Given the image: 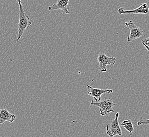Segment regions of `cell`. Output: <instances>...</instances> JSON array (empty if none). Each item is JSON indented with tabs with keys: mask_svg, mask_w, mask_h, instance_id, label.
<instances>
[{
	"mask_svg": "<svg viewBox=\"0 0 149 137\" xmlns=\"http://www.w3.org/2000/svg\"><path fill=\"white\" fill-rule=\"evenodd\" d=\"M17 2L19 6V22L17 26L18 35L17 41H19L26 30L31 26L32 22L29 16L26 14L24 10L22 0H17Z\"/></svg>",
	"mask_w": 149,
	"mask_h": 137,
	"instance_id": "1",
	"label": "cell"
},
{
	"mask_svg": "<svg viewBox=\"0 0 149 137\" xmlns=\"http://www.w3.org/2000/svg\"><path fill=\"white\" fill-rule=\"evenodd\" d=\"M91 105L99 107L100 115L102 116H106L111 112H114L113 107L116 106V104L113 102L111 99H106L100 102H95L92 100Z\"/></svg>",
	"mask_w": 149,
	"mask_h": 137,
	"instance_id": "2",
	"label": "cell"
},
{
	"mask_svg": "<svg viewBox=\"0 0 149 137\" xmlns=\"http://www.w3.org/2000/svg\"><path fill=\"white\" fill-rule=\"evenodd\" d=\"M126 28L130 30V34L127 36V42H131L134 40L142 37L144 35L143 30L135 24L132 21L125 23Z\"/></svg>",
	"mask_w": 149,
	"mask_h": 137,
	"instance_id": "3",
	"label": "cell"
},
{
	"mask_svg": "<svg viewBox=\"0 0 149 137\" xmlns=\"http://www.w3.org/2000/svg\"><path fill=\"white\" fill-rule=\"evenodd\" d=\"M119 115V112H117L115 114L114 119L111 121L109 123L106 125V134L109 137H114L116 135L120 136H122V130L118 122Z\"/></svg>",
	"mask_w": 149,
	"mask_h": 137,
	"instance_id": "4",
	"label": "cell"
},
{
	"mask_svg": "<svg viewBox=\"0 0 149 137\" xmlns=\"http://www.w3.org/2000/svg\"><path fill=\"white\" fill-rule=\"evenodd\" d=\"M97 61L100 64L99 70L103 72H105L107 71V66L114 65L115 63L116 58L109 57L105 53H101L98 55Z\"/></svg>",
	"mask_w": 149,
	"mask_h": 137,
	"instance_id": "5",
	"label": "cell"
},
{
	"mask_svg": "<svg viewBox=\"0 0 149 137\" xmlns=\"http://www.w3.org/2000/svg\"><path fill=\"white\" fill-rule=\"evenodd\" d=\"M87 95L92 96L94 99L95 102H100L101 101L102 98L101 96L104 93H108L109 94L113 92V90L111 89H101L95 88L92 87L91 86H89L88 84H87Z\"/></svg>",
	"mask_w": 149,
	"mask_h": 137,
	"instance_id": "6",
	"label": "cell"
},
{
	"mask_svg": "<svg viewBox=\"0 0 149 137\" xmlns=\"http://www.w3.org/2000/svg\"><path fill=\"white\" fill-rule=\"evenodd\" d=\"M118 13L120 15L122 14H148L149 13V7L147 3H143L136 9L132 10H126L123 8L118 9Z\"/></svg>",
	"mask_w": 149,
	"mask_h": 137,
	"instance_id": "7",
	"label": "cell"
},
{
	"mask_svg": "<svg viewBox=\"0 0 149 137\" xmlns=\"http://www.w3.org/2000/svg\"><path fill=\"white\" fill-rule=\"evenodd\" d=\"M69 0H57L56 4L48 7V10L53 11L56 10H61L66 14H69V9L68 7Z\"/></svg>",
	"mask_w": 149,
	"mask_h": 137,
	"instance_id": "8",
	"label": "cell"
},
{
	"mask_svg": "<svg viewBox=\"0 0 149 137\" xmlns=\"http://www.w3.org/2000/svg\"><path fill=\"white\" fill-rule=\"evenodd\" d=\"M15 118V114L11 113L6 109H0V124H3L6 121L13 122Z\"/></svg>",
	"mask_w": 149,
	"mask_h": 137,
	"instance_id": "9",
	"label": "cell"
},
{
	"mask_svg": "<svg viewBox=\"0 0 149 137\" xmlns=\"http://www.w3.org/2000/svg\"><path fill=\"white\" fill-rule=\"evenodd\" d=\"M120 125L123 127L124 128L126 129V130L128 131L131 134L134 131V127L132 124V121L130 119L124 120L122 122Z\"/></svg>",
	"mask_w": 149,
	"mask_h": 137,
	"instance_id": "10",
	"label": "cell"
},
{
	"mask_svg": "<svg viewBox=\"0 0 149 137\" xmlns=\"http://www.w3.org/2000/svg\"><path fill=\"white\" fill-rule=\"evenodd\" d=\"M138 126H140L141 125H149V120L148 119H144L143 117H141V120L138 121L137 123Z\"/></svg>",
	"mask_w": 149,
	"mask_h": 137,
	"instance_id": "11",
	"label": "cell"
},
{
	"mask_svg": "<svg viewBox=\"0 0 149 137\" xmlns=\"http://www.w3.org/2000/svg\"><path fill=\"white\" fill-rule=\"evenodd\" d=\"M142 42L143 45V46H145V48H146V50H149V38H146V39H145L142 40Z\"/></svg>",
	"mask_w": 149,
	"mask_h": 137,
	"instance_id": "12",
	"label": "cell"
}]
</instances>
